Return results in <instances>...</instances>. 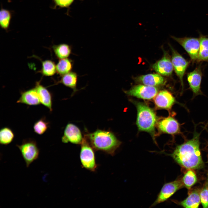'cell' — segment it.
Masks as SVG:
<instances>
[{
  "mask_svg": "<svg viewBox=\"0 0 208 208\" xmlns=\"http://www.w3.org/2000/svg\"><path fill=\"white\" fill-rule=\"evenodd\" d=\"M159 131L164 133L174 135L180 133V124L172 116L164 118L157 123Z\"/></svg>",
  "mask_w": 208,
  "mask_h": 208,
  "instance_id": "obj_11",
  "label": "cell"
},
{
  "mask_svg": "<svg viewBox=\"0 0 208 208\" xmlns=\"http://www.w3.org/2000/svg\"><path fill=\"white\" fill-rule=\"evenodd\" d=\"M42 68L40 72L43 75L50 76L56 72V67L54 62L51 60H45L42 62Z\"/></svg>",
  "mask_w": 208,
  "mask_h": 208,
  "instance_id": "obj_24",
  "label": "cell"
},
{
  "mask_svg": "<svg viewBox=\"0 0 208 208\" xmlns=\"http://www.w3.org/2000/svg\"><path fill=\"white\" fill-rule=\"evenodd\" d=\"M164 54L161 59L152 66L153 69L158 74L163 76H170L172 73L173 67L171 58L168 53L164 51Z\"/></svg>",
  "mask_w": 208,
  "mask_h": 208,
  "instance_id": "obj_12",
  "label": "cell"
},
{
  "mask_svg": "<svg viewBox=\"0 0 208 208\" xmlns=\"http://www.w3.org/2000/svg\"><path fill=\"white\" fill-rule=\"evenodd\" d=\"M12 17L11 12L6 9L2 8L0 12V25L1 27L5 30L9 27Z\"/></svg>",
  "mask_w": 208,
  "mask_h": 208,
  "instance_id": "obj_26",
  "label": "cell"
},
{
  "mask_svg": "<svg viewBox=\"0 0 208 208\" xmlns=\"http://www.w3.org/2000/svg\"><path fill=\"white\" fill-rule=\"evenodd\" d=\"M53 49L56 57L59 59L68 58L72 53V47L66 44L54 45Z\"/></svg>",
  "mask_w": 208,
  "mask_h": 208,
  "instance_id": "obj_21",
  "label": "cell"
},
{
  "mask_svg": "<svg viewBox=\"0 0 208 208\" xmlns=\"http://www.w3.org/2000/svg\"><path fill=\"white\" fill-rule=\"evenodd\" d=\"M183 185V181L179 180L165 183L162 187L156 199L150 207H153L166 201Z\"/></svg>",
  "mask_w": 208,
  "mask_h": 208,
  "instance_id": "obj_7",
  "label": "cell"
},
{
  "mask_svg": "<svg viewBox=\"0 0 208 208\" xmlns=\"http://www.w3.org/2000/svg\"><path fill=\"white\" fill-rule=\"evenodd\" d=\"M73 64V61L70 59H60L56 65L57 73L61 76L69 73L72 71Z\"/></svg>",
  "mask_w": 208,
  "mask_h": 208,
  "instance_id": "obj_20",
  "label": "cell"
},
{
  "mask_svg": "<svg viewBox=\"0 0 208 208\" xmlns=\"http://www.w3.org/2000/svg\"><path fill=\"white\" fill-rule=\"evenodd\" d=\"M200 134L195 131L193 138L177 146L170 155L181 166L188 169H198L204 165L200 150Z\"/></svg>",
  "mask_w": 208,
  "mask_h": 208,
  "instance_id": "obj_1",
  "label": "cell"
},
{
  "mask_svg": "<svg viewBox=\"0 0 208 208\" xmlns=\"http://www.w3.org/2000/svg\"><path fill=\"white\" fill-rule=\"evenodd\" d=\"M16 103L31 106L37 105L41 104L35 87L22 92Z\"/></svg>",
  "mask_w": 208,
  "mask_h": 208,
  "instance_id": "obj_16",
  "label": "cell"
},
{
  "mask_svg": "<svg viewBox=\"0 0 208 208\" xmlns=\"http://www.w3.org/2000/svg\"><path fill=\"white\" fill-rule=\"evenodd\" d=\"M41 103L48 108L51 112L52 109V96L47 89L41 85L39 82H37L35 87Z\"/></svg>",
  "mask_w": 208,
  "mask_h": 208,
  "instance_id": "obj_17",
  "label": "cell"
},
{
  "mask_svg": "<svg viewBox=\"0 0 208 208\" xmlns=\"http://www.w3.org/2000/svg\"><path fill=\"white\" fill-rule=\"evenodd\" d=\"M155 86L139 84L132 87L125 92L127 95L145 100H150L155 97L158 93Z\"/></svg>",
  "mask_w": 208,
  "mask_h": 208,
  "instance_id": "obj_8",
  "label": "cell"
},
{
  "mask_svg": "<svg viewBox=\"0 0 208 208\" xmlns=\"http://www.w3.org/2000/svg\"><path fill=\"white\" fill-rule=\"evenodd\" d=\"M80 159L83 168L94 171L97 168L94 148L84 136L81 144Z\"/></svg>",
  "mask_w": 208,
  "mask_h": 208,
  "instance_id": "obj_5",
  "label": "cell"
},
{
  "mask_svg": "<svg viewBox=\"0 0 208 208\" xmlns=\"http://www.w3.org/2000/svg\"><path fill=\"white\" fill-rule=\"evenodd\" d=\"M200 194L196 190H194L180 204L183 207L187 208H198L200 203Z\"/></svg>",
  "mask_w": 208,
  "mask_h": 208,
  "instance_id": "obj_19",
  "label": "cell"
},
{
  "mask_svg": "<svg viewBox=\"0 0 208 208\" xmlns=\"http://www.w3.org/2000/svg\"><path fill=\"white\" fill-rule=\"evenodd\" d=\"M14 137V134L9 127H4L0 130V143L3 145H7L11 143Z\"/></svg>",
  "mask_w": 208,
  "mask_h": 208,
  "instance_id": "obj_23",
  "label": "cell"
},
{
  "mask_svg": "<svg viewBox=\"0 0 208 208\" xmlns=\"http://www.w3.org/2000/svg\"><path fill=\"white\" fill-rule=\"evenodd\" d=\"M172 53L171 60L173 68L179 77L182 90L183 88V77L189 65V62L170 45Z\"/></svg>",
  "mask_w": 208,
  "mask_h": 208,
  "instance_id": "obj_9",
  "label": "cell"
},
{
  "mask_svg": "<svg viewBox=\"0 0 208 208\" xmlns=\"http://www.w3.org/2000/svg\"><path fill=\"white\" fill-rule=\"evenodd\" d=\"M74 0H53L55 5L61 8H67L70 6Z\"/></svg>",
  "mask_w": 208,
  "mask_h": 208,
  "instance_id": "obj_29",
  "label": "cell"
},
{
  "mask_svg": "<svg viewBox=\"0 0 208 208\" xmlns=\"http://www.w3.org/2000/svg\"><path fill=\"white\" fill-rule=\"evenodd\" d=\"M137 110L136 123L139 131L147 132L151 134L155 141V127L157 117L154 110L143 102L131 101Z\"/></svg>",
  "mask_w": 208,
  "mask_h": 208,
  "instance_id": "obj_3",
  "label": "cell"
},
{
  "mask_svg": "<svg viewBox=\"0 0 208 208\" xmlns=\"http://www.w3.org/2000/svg\"><path fill=\"white\" fill-rule=\"evenodd\" d=\"M154 98L155 105L159 109L169 110L176 102L172 94L167 90L160 91Z\"/></svg>",
  "mask_w": 208,
  "mask_h": 208,
  "instance_id": "obj_13",
  "label": "cell"
},
{
  "mask_svg": "<svg viewBox=\"0 0 208 208\" xmlns=\"http://www.w3.org/2000/svg\"><path fill=\"white\" fill-rule=\"evenodd\" d=\"M85 136L94 149L112 156L114 155L116 151L121 144L115 135L108 131L98 129Z\"/></svg>",
  "mask_w": 208,
  "mask_h": 208,
  "instance_id": "obj_2",
  "label": "cell"
},
{
  "mask_svg": "<svg viewBox=\"0 0 208 208\" xmlns=\"http://www.w3.org/2000/svg\"><path fill=\"white\" fill-rule=\"evenodd\" d=\"M203 189L200 193V201L203 207L208 208V178Z\"/></svg>",
  "mask_w": 208,
  "mask_h": 208,
  "instance_id": "obj_28",
  "label": "cell"
},
{
  "mask_svg": "<svg viewBox=\"0 0 208 208\" xmlns=\"http://www.w3.org/2000/svg\"><path fill=\"white\" fill-rule=\"evenodd\" d=\"M200 46L197 62H208V37L199 33Z\"/></svg>",
  "mask_w": 208,
  "mask_h": 208,
  "instance_id": "obj_22",
  "label": "cell"
},
{
  "mask_svg": "<svg viewBox=\"0 0 208 208\" xmlns=\"http://www.w3.org/2000/svg\"><path fill=\"white\" fill-rule=\"evenodd\" d=\"M197 179L195 173L192 170L188 171L184 175L182 181L185 186L190 188L196 182Z\"/></svg>",
  "mask_w": 208,
  "mask_h": 208,
  "instance_id": "obj_27",
  "label": "cell"
},
{
  "mask_svg": "<svg viewBox=\"0 0 208 208\" xmlns=\"http://www.w3.org/2000/svg\"><path fill=\"white\" fill-rule=\"evenodd\" d=\"M171 37L180 44L188 53L193 62L198 61L200 48L199 38L185 37L177 38L174 36Z\"/></svg>",
  "mask_w": 208,
  "mask_h": 208,
  "instance_id": "obj_6",
  "label": "cell"
},
{
  "mask_svg": "<svg viewBox=\"0 0 208 208\" xmlns=\"http://www.w3.org/2000/svg\"><path fill=\"white\" fill-rule=\"evenodd\" d=\"M135 81L145 85L155 86L164 85L165 81L163 77L159 74H150L135 77Z\"/></svg>",
  "mask_w": 208,
  "mask_h": 208,
  "instance_id": "obj_15",
  "label": "cell"
},
{
  "mask_svg": "<svg viewBox=\"0 0 208 208\" xmlns=\"http://www.w3.org/2000/svg\"><path fill=\"white\" fill-rule=\"evenodd\" d=\"M49 126V122L43 117L35 122L33 126V129L36 133L41 135L46 132Z\"/></svg>",
  "mask_w": 208,
  "mask_h": 208,
  "instance_id": "obj_25",
  "label": "cell"
},
{
  "mask_svg": "<svg viewBox=\"0 0 208 208\" xmlns=\"http://www.w3.org/2000/svg\"><path fill=\"white\" fill-rule=\"evenodd\" d=\"M81 131L75 125L68 123L66 125L62 138L65 143L70 142L75 144H81L83 139Z\"/></svg>",
  "mask_w": 208,
  "mask_h": 208,
  "instance_id": "obj_10",
  "label": "cell"
},
{
  "mask_svg": "<svg viewBox=\"0 0 208 208\" xmlns=\"http://www.w3.org/2000/svg\"><path fill=\"white\" fill-rule=\"evenodd\" d=\"M78 75L75 72L71 71L63 76L59 81L58 83L72 89L73 91V95L78 90L77 86L78 80Z\"/></svg>",
  "mask_w": 208,
  "mask_h": 208,
  "instance_id": "obj_18",
  "label": "cell"
},
{
  "mask_svg": "<svg viewBox=\"0 0 208 208\" xmlns=\"http://www.w3.org/2000/svg\"><path fill=\"white\" fill-rule=\"evenodd\" d=\"M16 146L21 153L26 167H29L38 158L40 150L35 140L31 139H25L21 144Z\"/></svg>",
  "mask_w": 208,
  "mask_h": 208,
  "instance_id": "obj_4",
  "label": "cell"
},
{
  "mask_svg": "<svg viewBox=\"0 0 208 208\" xmlns=\"http://www.w3.org/2000/svg\"><path fill=\"white\" fill-rule=\"evenodd\" d=\"M202 77L201 67L198 66L187 75V81L190 88L195 95L202 94L200 85Z\"/></svg>",
  "mask_w": 208,
  "mask_h": 208,
  "instance_id": "obj_14",
  "label": "cell"
}]
</instances>
